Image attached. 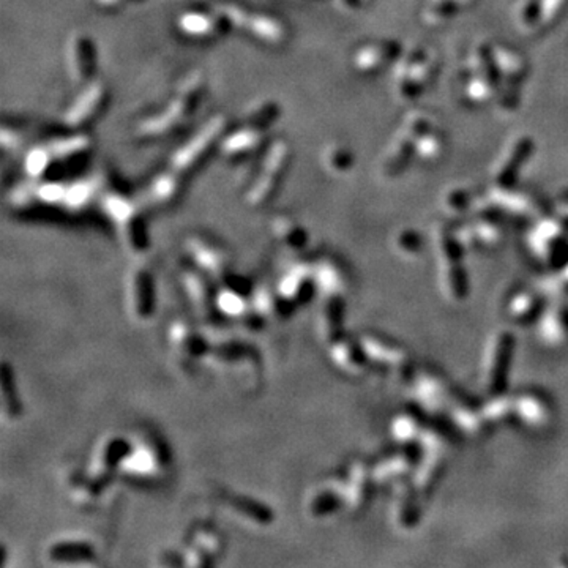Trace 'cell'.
Wrapping results in <instances>:
<instances>
[{
  "label": "cell",
  "mask_w": 568,
  "mask_h": 568,
  "mask_svg": "<svg viewBox=\"0 0 568 568\" xmlns=\"http://www.w3.org/2000/svg\"><path fill=\"white\" fill-rule=\"evenodd\" d=\"M167 453L163 442L154 433L140 429L128 438V448L120 463L119 473L135 482H154L164 475Z\"/></svg>",
  "instance_id": "cell-2"
},
{
  "label": "cell",
  "mask_w": 568,
  "mask_h": 568,
  "mask_svg": "<svg viewBox=\"0 0 568 568\" xmlns=\"http://www.w3.org/2000/svg\"><path fill=\"white\" fill-rule=\"evenodd\" d=\"M221 551L223 538L216 532V529L199 526L188 534V542L180 557H184V565H210L221 554Z\"/></svg>",
  "instance_id": "cell-6"
},
{
  "label": "cell",
  "mask_w": 568,
  "mask_h": 568,
  "mask_svg": "<svg viewBox=\"0 0 568 568\" xmlns=\"http://www.w3.org/2000/svg\"><path fill=\"white\" fill-rule=\"evenodd\" d=\"M128 448V438L120 434L109 433L105 434L95 443L89 463L85 466V472L100 485L106 486L111 482L115 473H119L120 463Z\"/></svg>",
  "instance_id": "cell-4"
},
{
  "label": "cell",
  "mask_w": 568,
  "mask_h": 568,
  "mask_svg": "<svg viewBox=\"0 0 568 568\" xmlns=\"http://www.w3.org/2000/svg\"><path fill=\"white\" fill-rule=\"evenodd\" d=\"M45 557L53 565H87L97 559V551L85 538L65 535L46 545Z\"/></svg>",
  "instance_id": "cell-7"
},
{
  "label": "cell",
  "mask_w": 568,
  "mask_h": 568,
  "mask_svg": "<svg viewBox=\"0 0 568 568\" xmlns=\"http://www.w3.org/2000/svg\"><path fill=\"white\" fill-rule=\"evenodd\" d=\"M212 281L198 268H188L180 273L182 290L198 317H209L215 312V288H212Z\"/></svg>",
  "instance_id": "cell-8"
},
{
  "label": "cell",
  "mask_w": 568,
  "mask_h": 568,
  "mask_svg": "<svg viewBox=\"0 0 568 568\" xmlns=\"http://www.w3.org/2000/svg\"><path fill=\"white\" fill-rule=\"evenodd\" d=\"M215 312L231 319L253 316L251 289L248 290L242 283L232 278H223L220 286L215 289Z\"/></svg>",
  "instance_id": "cell-9"
},
{
  "label": "cell",
  "mask_w": 568,
  "mask_h": 568,
  "mask_svg": "<svg viewBox=\"0 0 568 568\" xmlns=\"http://www.w3.org/2000/svg\"><path fill=\"white\" fill-rule=\"evenodd\" d=\"M166 340L174 360L180 368L193 373L201 363H204L209 340L188 319H172L167 325Z\"/></svg>",
  "instance_id": "cell-3"
},
{
  "label": "cell",
  "mask_w": 568,
  "mask_h": 568,
  "mask_svg": "<svg viewBox=\"0 0 568 568\" xmlns=\"http://www.w3.org/2000/svg\"><path fill=\"white\" fill-rule=\"evenodd\" d=\"M125 308L136 322H147L155 312V286L147 268L135 267L125 276Z\"/></svg>",
  "instance_id": "cell-5"
},
{
  "label": "cell",
  "mask_w": 568,
  "mask_h": 568,
  "mask_svg": "<svg viewBox=\"0 0 568 568\" xmlns=\"http://www.w3.org/2000/svg\"><path fill=\"white\" fill-rule=\"evenodd\" d=\"M204 363L215 374L229 379L232 385L240 389H254V382L261 377L258 354L251 346L234 338H218L215 343L209 341Z\"/></svg>",
  "instance_id": "cell-1"
},
{
  "label": "cell",
  "mask_w": 568,
  "mask_h": 568,
  "mask_svg": "<svg viewBox=\"0 0 568 568\" xmlns=\"http://www.w3.org/2000/svg\"><path fill=\"white\" fill-rule=\"evenodd\" d=\"M224 507L234 518L248 527H267L273 521V513L262 502L248 496H226Z\"/></svg>",
  "instance_id": "cell-11"
},
{
  "label": "cell",
  "mask_w": 568,
  "mask_h": 568,
  "mask_svg": "<svg viewBox=\"0 0 568 568\" xmlns=\"http://www.w3.org/2000/svg\"><path fill=\"white\" fill-rule=\"evenodd\" d=\"M68 499L79 508L89 510L97 505L101 496H103L105 486L87 473L85 470H73L67 475V485H65Z\"/></svg>",
  "instance_id": "cell-12"
},
{
  "label": "cell",
  "mask_w": 568,
  "mask_h": 568,
  "mask_svg": "<svg viewBox=\"0 0 568 568\" xmlns=\"http://www.w3.org/2000/svg\"><path fill=\"white\" fill-rule=\"evenodd\" d=\"M188 254L193 265L214 281H221L228 272V254L218 245L207 243L206 240L194 238L188 243Z\"/></svg>",
  "instance_id": "cell-10"
},
{
  "label": "cell",
  "mask_w": 568,
  "mask_h": 568,
  "mask_svg": "<svg viewBox=\"0 0 568 568\" xmlns=\"http://www.w3.org/2000/svg\"><path fill=\"white\" fill-rule=\"evenodd\" d=\"M289 310L290 308L283 302L276 288L268 286L265 283H261L258 286L251 288L253 317L270 322V320H278Z\"/></svg>",
  "instance_id": "cell-13"
},
{
  "label": "cell",
  "mask_w": 568,
  "mask_h": 568,
  "mask_svg": "<svg viewBox=\"0 0 568 568\" xmlns=\"http://www.w3.org/2000/svg\"><path fill=\"white\" fill-rule=\"evenodd\" d=\"M310 286L308 275H305L300 267H293L281 275L276 283V290L288 307H294L305 300V294Z\"/></svg>",
  "instance_id": "cell-14"
}]
</instances>
